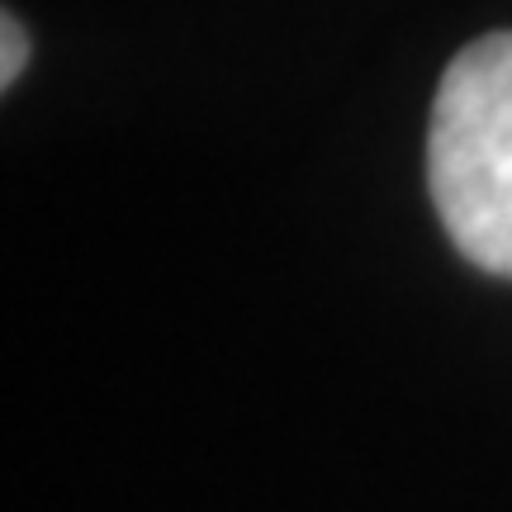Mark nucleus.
Wrapping results in <instances>:
<instances>
[{
	"label": "nucleus",
	"instance_id": "1",
	"mask_svg": "<svg viewBox=\"0 0 512 512\" xmlns=\"http://www.w3.org/2000/svg\"><path fill=\"white\" fill-rule=\"evenodd\" d=\"M427 185L456 252L512 280V34L475 38L446 67L427 133Z\"/></svg>",
	"mask_w": 512,
	"mask_h": 512
},
{
	"label": "nucleus",
	"instance_id": "2",
	"mask_svg": "<svg viewBox=\"0 0 512 512\" xmlns=\"http://www.w3.org/2000/svg\"><path fill=\"white\" fill-rule=\"evenodd\" d=\"M24 62H29V38H24V24L15 15L0 19V81L5 86H15V76L24 72Z\"/></svg>",
	"mask_w": 512,
	"mask_h": 512
}]
</instances>
